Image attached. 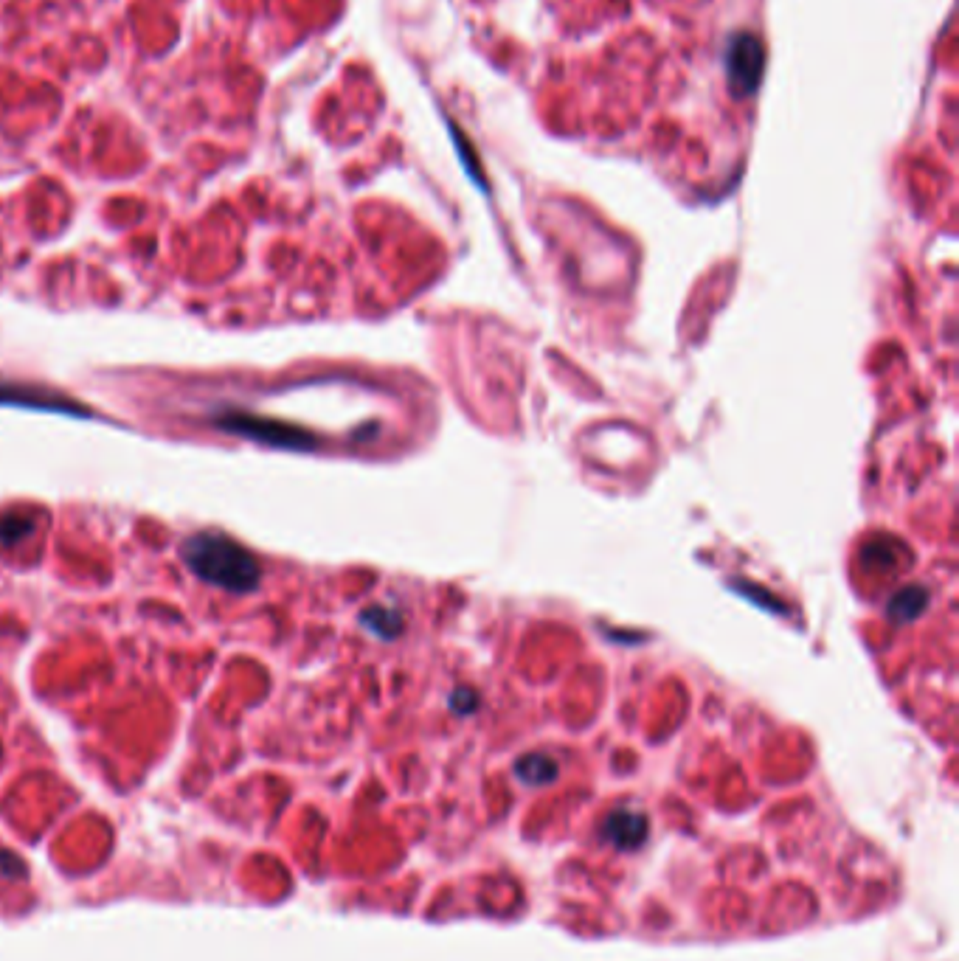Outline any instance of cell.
<instances>
[{"label":"cell","instance_id":"1","mask_svg":"<svg viewBox=\"0 0 959 961\" xmlns=\"http://www.w3.org/2000/svg\"><path fill=\"white\" fill-rule=\"evenodd\" d=\"M183 562L195 577L225 591L248 593L259 585V562L254 554L225 534L200 532L189 537L183 543Z\"/></svg>","mask_w":959,"mask_h":961},{"label":"cell","instance_id":"7","mask_svg":"<svg viewBox=\"0 0 959 961\" xmlns=\"http://www.w3.org/2000/svg\"><path fill=\"white\" fill-rule=\"evenodd\" d=\"M450 703H453V709L459 711V714H470V711L476 709V695H473V692H467V689H459Z\"/></svg>","mask_w":959,"mask_h":961},{"label":"cell","instance_id":"4","mask_svg":"<svg viewBox=\"0 0 959 961\" xmlns=\"http://www.w3.org/2000/svg\"><path fill=\"white\" fill-rule=\"evenodd\" d=\"M515 773L524 784L543 787V784H552L557 779V762L546 754H529L524 759H518Z\"/></svg>","mask_w":959,"mask_h":961},{"label":"cell","instance_id":"2","mask_svg":"<svg viewBox=\"0 0 959 961\" xmlns=\"http://www.w3.org/2000/svg\"><path fill=\"white\" fill-rule=\"evenodd\" d=\"M225 430H234V433H242L248 439H262L268 444H287V447H307L313 444L307 439V433H299L296 428H285L279 422H262V419H254V416H228L220 422Z\"/></svg>","mask_w":959,"mask_h":961},{"label":"cell","instance_id":"5","mask_svg":"<svg viewBox=\"0 0 959 961\" xmlns=\"http://www.w3.org/2000/svg\"><path fill=\"white\" fill-rule=\"evenodd\" d=\"M926 605H929V596H926L923 588H906V591H900L898 599L889 605V613L898 621H909Z\"/></svg>","mask_w":959,"mask_h":961},{"label":"cell","instance_id":"3","mask_svg":"<svg viewBox=\"0 0 959 961\" xmlns=\"http://www.w3.org/2000/svg\"><path fill=\"white\" fill-rule=\"evenodd\" d=\"M600 832L616 849H636L647 838V818L636 810H616L605 818Z\"/></svg>","mask_w":959,"mask_h":961},{"label":"cell","instance_id":"6","mask_svg":"<svg viewBox=\"0 0 959 961\" xmlns=\"http://www.w3.org/2000/svg\"><path fill=\"white\" fill-rule=\"evenodd\" d=\"M26 532H29V520H23V518L0 520V540H3V543H15L17 537H23Z\"/></svg>","mask_w":959,"mask_h":961}]
</instances>
